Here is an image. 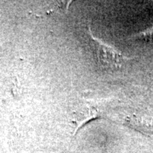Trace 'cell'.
I'll return each mask as SVG.
<instances>
[{
  "instance_id": "1",
  "label": "cell",
  "mask_w": 153,
  "mask_h": 153,
  "mask_svg": "<svg viewBox=\"0 0 153 153\" xmlns=\"http://www.w3.org/2000/svg\"><path fill=\"white\" fill-rule=\"evenodd\" d=\"M91 45L96 55L97 62L101 68L106 70H118L128 60V57L114 48L105 44L95 38L89 29Z\"/></svg>"
}]
</instances>
